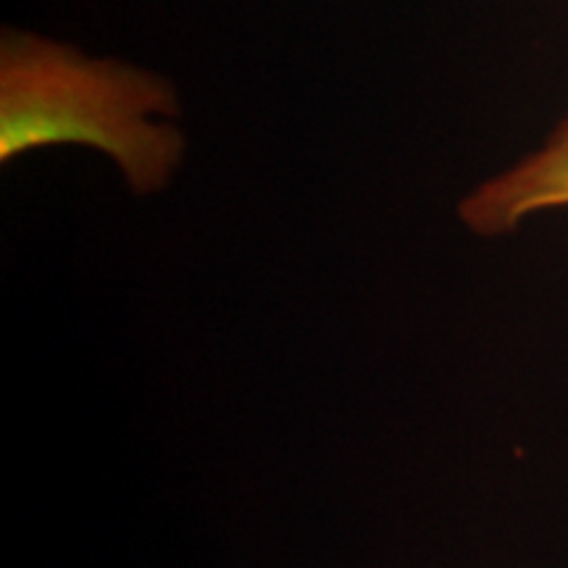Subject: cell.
<instances>
[{
    "label": "cell",
    "instance_id": "cell-2",
    "mask_svg": "<svg viewBox=\"0 0 568 568\" xmlns=\"http://www.w3.org/2000/svg\"><path fill=\"white\" fill-rule=\"evenodd\" d=\"M560 209H568V113L542 145L477 184L458 203V216L479 237H503Z\"/></svg>",
    "mask_w": 568,
    "mask_h": 568
},
{
    "label": "cell",
    "instance_id": "cell-1",
    "mask_svg": "<svg viewBox=\"0 0 568 568\" xmlns=\"http://www.w3.org/2000/svg\"><path fill=\"white\" fill-rule=\"evenodd\" d=\"M174 84L24 30L0 40V161L55 145L109 155L138 195L166 187L187 140Z\"/></svg>",
    "mask_w": 568,
    "mask_h": 568
}]
</instances>
